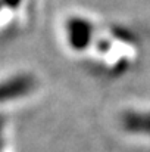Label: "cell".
I'll return each mask as SVG.
<instances>
[{"label":"cell","mask_w":150,"mask_h":152,"mask_svg":"<svg viewBox=\"0 0 150 152\" xmlns=\"http://www.w3.org/2000/svg\"><path fill=\"white\" fill-rule=\"evenodd\" d=\"M91 24L88 21H84L81 18H75L68 24V39H69V45L80 50L83 48H86L91 39Z\"/></svg>","instance_id":"obj_1"},{"label":"cell","mask_w":150,"mask_h":152,"mask_svg":"<svg viewBox=\"0 0 150 152\" xmlns=\"http://www.w3.org/2000/svg\"><path fill=\"white\" fill-rule=\"evenodd\" d=\"M122 126L130 133L150 134V112L131 111L122 117Z\"/></svg>","instance_id":"obj_2"},{"label":"cell","mask_w":150,"mask_h":152,"mask_svg":"<svg viewBox=\"0 0 150 152\" xmlns=\"http://www.w3.org/2000/svg\"><path fill=\"white\" fill-rule=\"evenodd\" d=\"M30 89H31V80L27 77L7 80L6 83L0 84V101L24 96Z\"/></svg>","instance_id":"obj_3"}]
</instances>
